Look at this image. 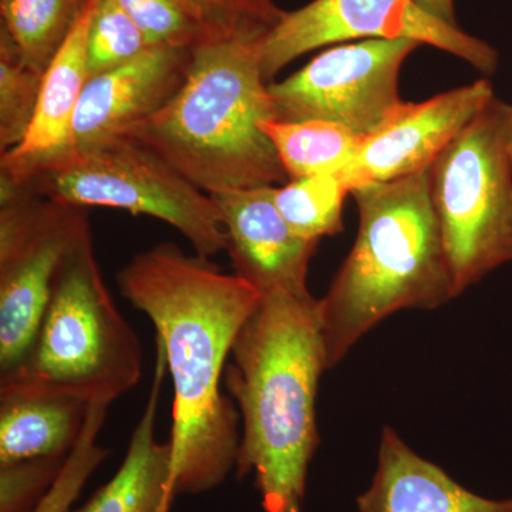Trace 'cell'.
Returning <instances> with one entry per match:
<instances>
[{
	"instance_id": "obj_1",
	"label": "cell",
	"mask_w": 512,
	"mask_h": 512,
	"mask_svg": "<svg viewBox=\"0 0 512 512\" xmlns=\"http://www.w3.org/2000/svg\"><path fill=\"white\" fill-rule=\"evenodd\" d=\"M116 281L123 298L156 328L173 380L174 493H208L237 467L241 417L222 384L232 345L261 293L173 242L138 252Z\"/></svg>"
},
{
	"instance_id": "obj_4",
	"label": "cell",
	"mask_w": 512,
	"mask_h": 512,
	"mask_svg": "<svg viewBox=\"0 0 512 512\" xmlns=\"http://www.w3.org/2000/svg\"><path fill=\"white\" fill-rule=\"evenodd\" d=\"M261 40L195 47L183 87L127 137L208 194L286 184L278 151L261 128L262 121L275 120L262 76Z\"/></svg>"
},
{
	"instance_id": "obj_6",
	"label": "cell",
	"mask_w": 512,
	"mask_h": 512,
	"mask_svg": "<svg viewBox=\"0 0 512 512\" xmlns=\"http://www.w3.org/2000/svg\"><path fill=\"white\" fill-rule=\"evenodd\" d=\"M512 106L493 97L430 167L454 298L512 262Z\"/></svg>"
},
{
	"instance_id": "obj_18",
	"label": "cell",
	"mask_w": 512,
	"mask_h": 512,
	"mask_svg": "<svg viewBox=\"0 0 512 512\" xmlns=\"http://www.w3.org/2000/svg\"><path fill=\"white\" fill-rule=\"evenodd\" d=\"M261 128L278 151L289 181L340 173L363 140L349 128L329 121L265 120Z\"/></svg>"
},
{
	"instance_id": "obj_3",
	"label": "cell",
	"mask_w": 512,
	"mask_h": 512,
	"mask_svg": "<svg viewBox=\"0 0 512 512\" xmlns=\"http://www.w3.org/2000/svg\"><path fill=\"white\" fill-rule=\"evenodd\" d=\"M350 195L359 212L355 245L316 305L328 369L387 316L454 299L430 168Z\"/></svg>"
},
{
	"instance_id": "obj_7",
	"label": "cell",
	"mask_w": 512,
	"mask_h": 512,
	"mask_svg": "<svg viewBox=\"0 0 512 512\" xmlns=\"http://www.w3.org/2000/svg\"><path fill=\"white\" fill-rule=\"evenodd\" d=\"M22 185L76 207L117 208L157 218L207 258L225 251V232L211 195L133 137L72 151Z\"/></svg>"
},
{
	"instance_id": "obj_12",
	"label": "cell",
	"mask_w": 512,
	"mask_h": 512,
	"mask_svg": "<svg viewBox=\"0 0 512 512\" xmlns=\"http://www.w3.org/2000/svg\"><path fill=\"white\" fill-rule=\"evenodd\" d=\"M275 187L210 194L220 212L225 251L238 278L261 296H309V262L319 242L298 237L275 205Z\"/></svg>"
},
{
	"instance_id": "obj_16",
	"label": "cell",
	"mask_w": 512,
	"mask_h": 512,
	"mask_svg": "<svg viewBox=\"0 0 512 512\" xmlns=\"http://www.w3.org/2000/svg\"><path fill=\"white\" fill-rule=\"evenodd\" d=\"M167 375L164 349L156 340L153 382L123 463L86 504L69 512H171L177 497L171 474L173 453L170 443H161L156 434L161 389Z\"/></svg>"
},
{
	"instance_id": "obj_29",
	"label": "cell",
	"mask_w": 512,
	"mask_h": 512,
	"mask_svg": "<svg viewBox=\"0 0 512 512\" xmlns=\"http://www.w3.org/2000/svg\"><path fill=\"white\" fill-rule=\"evenodd\" d=\"M89 2H99V0H89Z\"/></svg>"
},
{
	"instance_id": "obj_8",
	"label": "cell",
	"mask_w": 512,
	"mask_h": 512,
	"mask_svg": "<svg viewBox=\"0 0 512 512\" xmlns=\"http://www.w3.org/2000/svg\"><path fill=\"white\" fill-rule=\"evenodd\" d=\"M90 234L87 208L0 177V380L28 360L57 271Z\"/></svg>"
},
{
	"instance_id": "obj_5",
	"label": "cell",
	"mask_w": 512,
	"mask_h": 512,
	"mask_svg": "<svg viewBox=\"0 0 512 512\" xmlns=\"http://www.w3.org/2000/svg\"><path fill=\"white\" fill-rule=\"evenodd\" d=\"M141 375L140 339L111 298L90 234L64 258L32 352L5 380H26L110 406L134 389Z\"/></svg>"
},
{
	"instance_id": "obj_26",
	"label": "cell",
	"mask_w": 512,
	"mask_h": 512,
	"mask_svg": "<svg viewBox=\"0 0 512 512\" xmlns=\"http://www.w3.org/2000/svg\"><path fill=\"white\" fill-rule=\"evenodd\" d=\"M67 457L0 466V512H30L59 477Z\"/></svg>"
},
{
	"instance_id": "obj_22",
	"label": "cell",
	"mask_w": 512,
	"mask_h": 512,
	"mask_svg": "<svg viewBox=\"0 0 512 512\" xmlns=\"http://www.w3.org/2000/svg\"><path fill=\"white\" fill-rule=\"evenodd\" d=\"M207 42L264 39L285 10L274 0H180Z\"/></svg>"
},
{
	"instance_id": "obj_10",
	"label": "cell",
	"mask_w": 512,
	"mask_h": 512,
	"mask_svg": "<svg viewBox=\"0 0 512 512\" xmlns=\"http://www.w3.org/2000/svg\"><path fill=\"white\" fill-rule=\"evenodd\" d=\"M420 46L409 39H366L320 53L282 82L268 83L275 120L329 121L369 136L403 103L400 70Z\"/></svg>"
},
{
	"instance_id": "obj_23",
	"label": "cell",
	"mask_w": 512,
	"mask_h": 512,
	"mask_svg": "<svg viewBox=\"0 0 512 512\" xmlns=\"http://www.w3.org/2000/svg\"><path fill=\"white\" fill-rule=\"evenodd\" d=\"M148 47L144 33L116 0H99L87 35V79L131 62Z\"/></svg>"
},
{
	"instance_id": "obj_13",
	"label": "cell",
	"mask_w": 512,
	"mask_h": 512,
	"mask_svg": "<svg viewBox=\"0 0 512 512\" xmlns=\"http://www.w3.org/2000/svg\"><path fill=\"white\" fill-rule=\"evenodd\" d=\"M192 50L151 46L136 59L84 84L73 124V151L127 137L183 87Z\"/></svg>"
},
{
	"instance_id": "obj_21",
	"label": "cell",
	"mask_w": 512,
	"mask_h": 512,
	"mask_svg": "<svg viewBox=\"0 0 512 512\" xmlns=\"http://www.w3.org/2000/svg\"><path fill=\"white\" fill-rule=\"evenodd\" d=\"M45 73L22 59L8 33H0V154L25 140L35 117Z\"/></svg>"
},
{
	"instance_id": "obj_24",
	"label": "cell",
	"mask_w": 512,
	"mask_h": 512,
	"mask_svg": "<svg viewBox=\"0 0 512 512\" xmlns=\"http://www.w3.org/2000/svg\"><path fill=\"white\" fill-rule=\"evenodd\" d=\"M107 412H109V406L90 404L82 434L64 461L59 477L30 512L72 510L74 501L82 493L84 485L109 456L107 448L99 444L100 431L107 419Z\"/></svg>"
},
{
	"instance_id": "obj_11",
	"label": "cell",
	"mask_w": 512,
	"mask_h": 512,
	"mask_svg": "<svg viewBox=\"0 0 512 512\" xmlns=\"http://www.w3.org/2000/svg\"><path fill=\"white\" fill-rule=\"evenodd\" d=\"M495 97L487 79L421 103H403L357 148L336 174L349 192L429 170L436 158Z\"/></svg>"
},
{
	"instance_id": "obj_14",
	"label": "cell",
	"mask_w": 512,
	"mask_h": 512,
	"mask_svg": "<svg viewBox=\"0 0 512 512\" xmlns=\"http://www.w3.org/2000/svg\"><path fill=\"white\" fill-rule=\"evenodd\" d=\"M96 6L97 2L87 0L62 49L47 67L25 140L0 154V177L22 184L40 168L72 153L74 116L87 82V35Z\"/></svg>"
},
{
	"instance_id": "obj_15",
	"label": "cell",
	"mask_w": 512,
	"mask_h": 512,
	"mask_svg": "<svg viewBox=\"0 0 512 512\" xmlns=\"http://www.w3.org/2000/svg\"><path fill=\"white\" fill-rule=\"evenodd\" d=\"M357 507L359 512H512V500H490L467 490L386 426L375 476Z\"/></svg>"
},
{
	"instance_id": "obj_25",
	"label": "cell",
	"mask_w": 512,
	"mask_h": 512,
	"mask_svg": "<svg viewBox=\"0 0 512 512\" xmlns=\"http://www.w3.org/2000/svg\"><path fill=\"white\" fill-rule=\"evenodd\" d=\"M150 46L194 50L207 42L180 0H116Z\"/></svg>"
},
{
	"instance_id": "obj_2",
	"label": "cell",
	"mask_w": 512,
	"mask_h": 512,
	"mask_svg": "<svg viewBox=\"0 0 512 512\" xmlns=\"http://www.w3.org/2000/svg\"><path fill=\"white\" fill-rule=\"evenodd\" d=\"M316 305L312 295L262 296L225 367L242 423L237 476L254 474L264 512L302 505L318 448L316 396L328 365Z\"/></svg>"
},
{
	"instance_id": "obj_28",
	"label": "cell",
	"mask_w": 512,
	"mask_h": 512,
	"mask_svg": "<svg viewBox=\"0 0 512 512\" xmlns=\"http://www.w3.org/2000/svg\"><path fill=\"white\" fill-rule=\"evenodd\" d=\"M291 512H302V505H296V507H293Z\"/></svg>"
},
{
	"instance_id": "obj_20",
	"label": "cell",
	"mask_w": 512,
	"mask_h": 512,
	"mask_svg": "<svg viewBox=\"0 0 512 512\" xmlns=\"http://www.w3.org/2000/svg\"><path fill=\"white\" fill-rule=\"evenodd\" d=\"M350 194L336 174L313 175L275 187V205L298 237L319 242L343 229L342 210Z\"/></svg>"
},
{
	"instance_id": "obj_17",
	"label": "cell",
	"mask_w": 512,
	"mask_h": 512,
	"mask_svg": "<svg viewBox=\"0 0 512 512\" xmlns=\"http://www.w3.org/2000/svg\"><path fill=\"white\" fill-rule=\"evenodd\" d=\"M90 404L26 380L0 382V466L67 457Z\"/></svg>"
},
{
	"instance_id": "obj_27",
	"label": "cell",
	"mask_w": 512,
	"mask_h": 512,
	"mask_svg": "<svg viewBox=\"0 0 512 512\" xmlns=\"http://www.w3.org/2000/svg\"><path fill=\"white\" fill-rule=\"evenodd\" d=\"M416 2L434 18L443 20L448 25L458 26L454 0H416Z\"/></svg>"
},
{
	"instance_id": "obj_9",
	"label": "cell",
	"mask_w": 512,
	"mask_h": 512,
	"mask_svg": "<svg viewBox=\"0 0 512 512\" xmlns=\"http://www.w3.org/2000/svg\"><path fill=\"white\" fill-rule=\"evenodd\" d=\"M357 39H409L463 59L478 72L498 69L497 50L484 40L448 25L416 0H312L266 33L259 43L266 83L289 63L322 46Z\"/></svg>"
},
{
	"instance_id": "obj_30",
	"label": "cell",
	"mask_w": 512,
	"mask_h": 512,
	"mask_svg": "<svg viewBox=\"0 0 512 512\" xmlns=\"http://www.w3.org/2000/svg\"><path fill=\"white\" fill-rule=\"evenodd\" d=\"M511 151H512V144H511Z\"/></svg>"
},
{
	"instance_id": "obj_19",
	"label": "cell",
	"mask_w": 512,
	"mask_h": 512,
	"mask_svg": "<svg viewBox=\"0 0 512 512\" xmlns=\"http://www.w3.org/2000/svg\"><path fill=\"white\" fill-rule=\"evenodd\" d=\"M86 5L87 0H0L2 30L25 63L45 73Z\"/></svg>"
}]
</instances>
